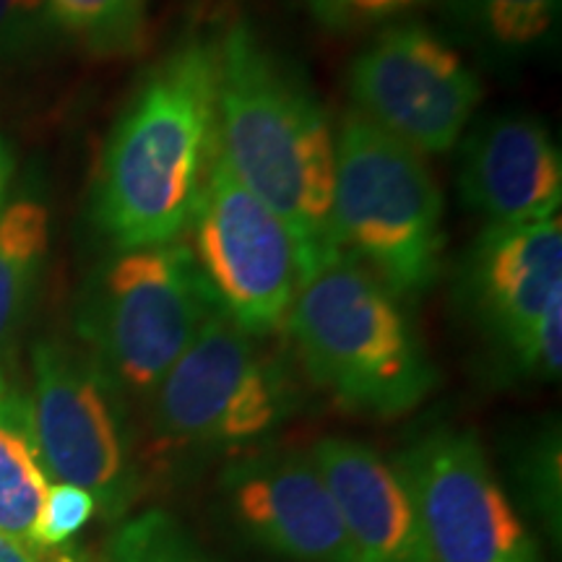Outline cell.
<instances>
[{"mask_svg": "<svg viewBox=\"0 0 562 562\" xmlns=\"http://www.w3.org/2000/svg\"><path fill=\"white\" fill-rule=\"evenodd\" d=\"M0 562H83L74 547H40L24 539L0 533Z\"/></svg>", "mask_w": 562, "mask_h": 562, "instance_id": "obj_23", "label": "cell"}, {"mask_svg": "<svg viewBox=\"0 0 562 562\" xmlns=\"http://www.w3.org/2000/svg\"><path fill=\"white\" fill-rule=\"evenodd\" d=\"M53 34L45 0H0V70L32 60Z\"/></svg>", "mask_w": 562, "mask_h": 562, "instance_id": "obj_21", "label": "cell"}, {"mask_svg": "<svg viewBox=\"0 0 562 562\" xmlns=\"http://www.w3.org/2000/svg\"><path fill=\"white\" fill-rule=\"evenodd\" d=\"M220 154V45L188 34L146 70L112 125L94 186V224L115 250L188 235Z\"/></svg>", "mask_w": 562, "mask_h": 562, "instance_id": "obj_1", "label": "cell"}, {"mask_svg": "<svg viewBox=\"0 0 562 562\" xmlns=\"http://www.w3.org/2000/svg\"><path fill=\"white\" fill-rule=\"evenodd\" d=\"M188 232L220 313L252 336L279 334L305 281L300 250L277 211L243 186L222 151Z\"/></svg>", "mask_w": 562, "mask_h": 562, "instance_id": "obj_9", "label": "cell"}, {"mask_svg": "<svg viewBox=\"0 0 562 562\" xmlns=\"http://www.w3.org/2000/svg\"><path fill=\"white\" fill-rule=\"evenodd\" d=\"M34 438L47 476L94 497L108 518L123 516L136 492L128 396L87 349L45 339L32 351Z\"/></svg>", "mask_w": 562, "mask_h": 562, "instance_id": "obj_7", "label": "cell"}, {"mask_svg": "<svg viewBox=\"0 0 562 562\" xmlns=\"http://www.w3.org/2000/svg\"><path fill=\"white\" fill-rule=\"evenodd\" d=\"M222 497L245 537L292 562H351L339 508L311 459L263 451L232 461Z\"/></svg>", "mask_w": 562, "mask_h": 562, "instance_id": "obj_12", "label": "cell"}, {"mask_svg": "<svg viewBox=\"0 0 562 562\" xmlns=\"http://www.w3.org/2000/svg\"><path fill=\"white\" fill-rule=\"evenodd\" d=\"M97 513L94 497L87 490L66 482H53L42 501L32 542L40 547H63L91 521Z\"/></svg>", "mask_w": 562, "mask_h": 562, "instance_id": "obj_22", "label": "cell"}, {"mask_svg": "<svg viewBox=\"0 0 562 562\" xmlns=\"http://www.w3.org/2000/svg\"><path fill=\"white\" fill-rule=\"evenodd\" d=\"M216 307L188 243L115 250L83 294L79 334L128 398H146Z\"/></svg>", "mask_w": 562, "mask_h": 562, "instance_id": "obj_5", "label": "cell"}, {"mask_svg": "<svg viewBox=\"0 0 562 562\" xmlns=\"http://www.w3.org/2000/svg\"><path fill=\"white\" fill-rule=\"evenodd\" d=\"M284 328L305 375L360 417H402L438 385L402 300L344 252L302 281Z\"/></svg>", "mask_w": 562, "mask_h": 562, "instance_id": "obj_3", "label": "cell"}, {"mask_svg": "<svg viewBox=\"0 0 562 562\" xmlns=\"http://www.w3.org/2000/svg\"><path fill=\"white\" fill-rule=\"evenodd\" d=\"M108 562H211L186 537L172 516L161 510L140 513L112 533Z\"/></svg>", "mask_w": 562, "mask_h": 562, "instance_id": "obj_19", "label": "cell"}, {"mask_svg": "<svg viewBox=\"0 0 562 562\" xmlns=\"http://www.w3.org/2000/svg\"><path fill=\"white\" fill-rule=\"evenodd\" d=\"M351 110L422 157L459 146L484 87L459 45L422 21L381 26L351 60Z\"/></svg>", "mask_w": 562, "mask_h": 562, "instance_id": "obj_8", "label": "cell"}, {"mask_svg": "<svg viewBox=\"0 0 562 562\" xmlns=\"http://www.w3.org/2000/svg\"><path fill=\"white\" fill-rule=\"evenodd\" d=\"M438 0H305V9L321 30L355 34L406 21Z\"/></svg>", "mask_w": 562, "mask_h": 562, "instance_id": "obj_20", "label": "cell"}, {"mask_svg": "<svg viewBox=\"0 0 562 562\" xmlns=\"http://www.w3.org/2000/svg\"><path fill=\"white\" fill-rule=\"evenodd\" d=\"M459 195L487 224H539L560 216L562 154L533 115L501 112L461 136Z\"/></svg>", "mask_w": 562, "mask_h": 562, "instance_id": "obj_13", "label": "cell"}, {"mask_svg": "<svg viewBox=\"0 0 562 562\" xmlns=\"http://www.w3.org/2000/svg\"><path fill=\"white\" fill-rule=\"evenodd\" d=\"M467 313L529 378L552 381L562 364V222L487 224L459 271Z\"/></svg>", "mask_w": 562, "mask_h": 562, "instance_id": "obj_10", "label": "cell"}, {"mask_svg": "<svg viewBox=\"0 0 562 562\" xmlns=\"http://www.w3.org/2000/svg\"><path fill=\"white\" fill-rule=\"evenodd\" d=\"M50 250V211L24 195L0 211V393L9 389V362L32 294Z\"/></svg>", "mask_w": 562, "mask_h": 562, "instance_id": "obj_16", "label": "cell"}, {"mask_svg": "<svg viewBox=\"0 0 562 562\" xmlns=\"http://www.w3.org/2000/svg\"><path fill=\"white\" fill-rule=\"evenodd\" d=\"M334 243L398 300L442 273V193L425 157L349 110L334 128Z\"/></svg>", "mask_w": 562, "mask_h": 562, "instance_id": "obj_4", "label": "cell"}, {"mask_svg": "<svg viewBox=\"0 0 562 562\" xmlns=\"http://www.w3.org/2000/svg\"><path fill=\"white\" fill-rule=\"evenodd\" d=\"M263 336L216 311L149 396L167 451H235L269 438L297 409V385Z\"/></svg>", "mask_w": 562, "mask_h": 562, "instance_id": "obj_6", "label": "cell"}, {"mask_svg": "<svg viewBox=\"0 0 562 562\" xmlns=\"http://www.w3.org/2000/svg\"><path fill=\"white\" fill-rule=\"evenodd\" d=\"M430 562H542L472 430L435 427L393 459Z\"/></svg>", "mask_w": 562, "mask_h": 562, "instance_id": "obj_11", "label": "cell"}, {"mask_svg": "<svg viewBox=\"0 0 562 562\" xmlns=\"http://www.w3.org/2000/svg\"><path fill=\"white\" fill-rule=\"evenodd\" d=\"M453 45L495 68H516L547 53L558 37L562 0H438Z\"/></svg>", "mask_w": 562, "mask_h": 562, "instance_id": "obj_15", "label": "cell"}, {"mask_svg": "<svg viewBox=\"0 0 562 562\" xmlns=\"http://www.w3.org/2000/svg\"><path fill=\"white\" fill-rule=\"evenodd\" d=\"M47 487L30 402L13 391L0 393V533L32 542Z\"/></svg>", "mask_w": 562, "mask_h": 562, "instance_id": "obj_17", "label": "cell"}, {"mask_svg": "<svg viewBox=\"0 0 562 562\" xmlns=\"http://www.w3.org/2000/svg\"><path fill=\"white\" fill-rule=\"evenodd\" d=\"M220 45V151L229 170L279 214L305 279L334 258L336 138L302 70L235 19Z\"/></svg>", "mask_w": 562, "mask_h": 562, "instance_id": "obj_2", "label": "cell"}, {"mask_svg": "<svg viewBox=\"0 0 562 562\" xmlns=\"http://www.w3.org/2000/svg\"><path fill=\"white\" fill-rule=\"evenodd\" d=\"M311 459L339 508L351 562H430L417 508L391 461L349 438L318 440Z\"/></svg>", "mask_w": 562, "mask_h": 562, "instance_id": "obj_14", "label": "cell"}, {"mask_svg": "<svg viewBox=\"0 0 562 562\" xmlns=\"http://www.w3.org/2000/svg\"><path fill=\"white\" fill-rule=\"evenodd\" d=\"M55 32L97 58H136L151 42L149 0H45Z\"/></svg>", "mask_w": 562, "mask_h": 562, "instance_id": "obj_18", "label": "cell"}, {"mask_svg": "<svg viewBox=\"0 0 562 562\" xmlns=\"http://www.w3.org/2000/svg\"><path fill=\"white\" fill-rule=\"evenodd\" d=\"M11 172H13V159L5 140L0 138V211L5 206V193H9L11 186Z\"/></svg>", "mask_w": 562, "mask_h": 562, "instance_id": "obj_24", "label": "cell"}]
</instances>
